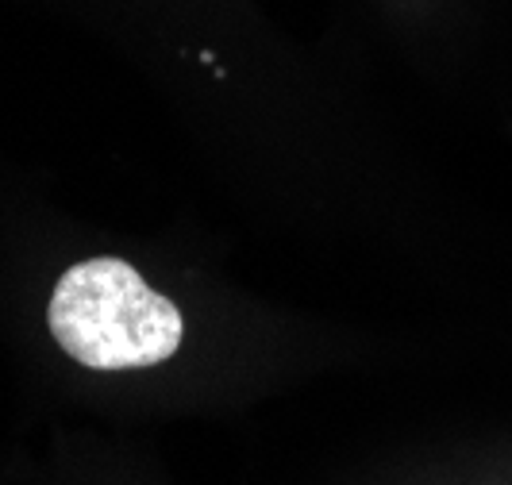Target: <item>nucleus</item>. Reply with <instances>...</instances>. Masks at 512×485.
<instances>
[{"label": "nucleus", "mask_w": 512, "mask_h": 485, "mask_svg": "<svg viewBox=\"0 0 512 485\" xmlns=\"http://www.w3.org/2000/svg\"><path fill=\"white\" fill-rule=\"evenodd\" d=\"M54 343L89 370L158 366L181 347L178 305L154 293L124 258H85L70 266L47 305Z\"/></svg>", "instance_id": "f257e3e1"}]
</instances>
